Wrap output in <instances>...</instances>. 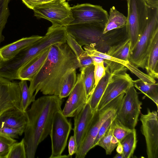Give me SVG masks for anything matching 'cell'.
I'll use <instances>...</instances> for the list:
<instances>
[{
  "label": "cell",
  "mask_w": 158,
  "mask_h": 158,
  "mask_svg": "<svg viewBox=\"0 0 158 158\" xmlns=\"http://www.w3.org/2000/svg\"><path fill=\"white\" fill-rule=\"evenodd\" d=\"M78 149L76 140L75 136H71L69 140L68 144V150L69 155L71 156L75 154Z\"/></svg>",
  "instance_id": "f35d334b"
},
{
  "label": "cell",
  "mask_w": 158,
  "mask_h": 158,
  "mask_svg": "<svg viewBox=\"0 0 158 158\" xmlns=\"http://www.w3.org/2000/svg\"><path fill=\"white\" fill-rule=\"evenodd\" d=\"M116 151L118 153H121L123 152V147L121 143L119 144L117 146Z\"/></svg>",
  "instance_id": "7bdbcfd3"
},
{
  "label": "cell",
  "mask_w": 158,
  "mask_h": 158,
  "mask_svg": "<svg viewBox=\"0 0 158 158\" xmlns=\"http://www.w3.org/2000/svg\"><path fill=\"white\" fill-rule=\"evenodd\" d=\"M114 158H125L123 153H118L114 157Z\"/></svg>",
  "instance_id": "ee69618b"
},
{
  "label": "cell",
  "mask_w": 158,
  "mask_h": 158,
  "mask_svg": "<svg viewBox=\"0 0 158 158\" xmlns=\"http://www.w3.org/2000/svg\"><path fill=\"white\" fill-rule=\"evenodd\" d=\"M93 64L94 65V76L96 86L99 81L105 75L106 69L104 62L100 64L93 63Z\"/></svg>",
  "instance_id": "8d00e7d4"
},
{
  "label": "cell",
  "mask_w": 158,
  "mask_h": 158,
  "mask_svg": "<svg viewBox=\"0 0 158 158\" xmlns=\"http://www.w3.org/2000/svg\"><path fill=\"white\" fill-rule=\"evenodd\" d=\"M11 0H0V44L5 40L2 31L10 15L9 4Z\"/></svg>",
  "instance_id": "f546056e"
},
{
  "label": "cell",
  "mask_w": 158,
  "mask_h": 158,
  "mask_svg": "<svg viewBox=\"0 0 158 158\" xmlns=\"http://www.w3.org/2000/svg\"><path fill=\"white\" fill-rule=\"evenodd\" d=\"M80 67L79 61L67 43L51 45L43 66L30 81L31 95L39 91L45 95L59 96L62 84L69 71Z\"/></svg>",
  "instance_id": "6da1fadb"
},
{
  "label": "cell",
  "mask_w": 158,
  "mask_h": 158,
  "mask_svg": "<svg viewBox=\"0 0 158 158\" xmlns=\"http://www.w3.org/2000/svg\"><path fill=\"white\" fill-rule=\"evenodd\" d=\"M92 58L93 63L100 64L104 62V59L100 57L96 56H90Z\"/></svg>",
  "instance_id": "60d3db41"
},
{
  "label": "cell",
  "mask_w": 158,
  "mask_h": 158,
  "mask_svg": "<svg viewBox=\"0 0 158 158\" xmlns=\"http://www.w3.org/2000/svg\"><path fill=\"white\" fill-rule=\"evenodd\" d=\"M134 86L152 100L158 106V84L156 82L143 81L139 79L133 81Z\"/></svg>",
  "instance_id": "44dd1931"
},
{
  "label": "cell",
  "mask_w": 158,
  "mask_h": 158,
  "mask_svg": "<svg viewBox=\"0 0 158 158\" xmlns=\"http://www.w3.org/2000/svg\"><path fill=\"white\" fill-rule=\"evenodd\" d=\"M141 132L146 141L148 158H158V120L157 112L147 109L146 114H141Z\"/></svg>",
  "instance_id": "30bf717a"
},
{
  "label": "cell",
  "mask_w": 158,
  "mask_h": 158,
  "mask_svg": "<svg viewBox=\"0 0 158 158\" xmlns=\"http://www.w3.org/2000/svg\"><path fill=\"white\" fill-rule=\"evenodd\" d=\"M125 93H122L101 109H97L93 115L85 136L75 153L76 158H84L93 148L94 142L104 122L116 113Z\"/></svg>",
  "instance_id": "277c9868"
},
{
  "label": "cell",
  "mask_w": 158,
  "mask_h": 158,
  "mask_svg": "<svg viewBox=\"0 0 158 158\" xmlns=\"http://www.w3.org/2000/svg\"><path fill=\"white\" fill-rule=\"evenodd\" d=\"M130 51V42L129 39L127 38L124 41L110 47L106 53L119 60L129 62Z\"/></svg>",
  "instance_id": "603a6c76"
},
{
  "label": "cell",
  "mask_w": 158,
  "mask_h": 158,
  "mask_svg": "<svg viewBox=\"0 0 158 158\" xmlns=\"http://www.w3.org/2000/svg\"><path fill=\"white\" fill-rule=\"evenodd\" d=\"M113 135L117 139L119 144L121 143L122 140L127 135L131 133L134 129H131L125 126L116 118L113 122Z\"/></svg>",
  "instance_id": "4dcf8cb0"
},
{
  "label": "cell",
  "mask_w": 158,
  "mask_h": 158,
  "mask_svg": "<svg viewBox=\"0 0 158 158\" xmlns=\"http://www.w3.org/2000/svg\"><path fill=\"white\" fill-rule=\"evenodd\" d=\"M133 81L126 71L114 74L100 100L97 109H101L120 94L125 93L134 86Z\"/></svg>",
  "instance_id": "7c38bea8"
},
{
  "label": "cell",
  "mask_w": 158,
  "mask_h": 158,
  "mask_svg": "<svg viewBox=\"0 0 158 158\" xmlns=\"http://www.w3.org/2000/svg\"><path fill=\"white\" fill-rule=\"evenodd\" d=\"M27 81L21 80L19 84L21 92V98L20 108L23 111H26L29 105L35 100V95H31Z\"/></svg>",
  "instance_id": "83f0119b"
},
{
  "label": "cell",
  "mask_w": 158,
  "mask_h": 158,
  "mask_svg": "<svg viewBox=\"0 0 158 158\" xmlns=\"http://www.w3.org/2000/svg\"><path fill=\"white\" fill-rule=\"evenodd\" d=\"M73 20L70 23H95L106 25L109 15L102 7L90 4H77L71 7Z\"/></svg>",
  "instance_id": "8fae6325"
},
{
  "label": "cell",
  "mask_w": 158,
  "mask_h": 158,
  "mask_svg": "<svg viewBox=\"0 0 158 158\" xmlns=\"http://www.w3.org/2000/svg\"><path fill=\"white\" fill-rule=\"evenodd\" d=\"M27 121L26 111H23L19 107H12L0 115V127H7L25 131Z\"/></svg>",
  "instance_id": "2e32d148"
},
{
  "label": "cell",
  "mask_w": 158,
  "mask_h": 158,
  "mask_svg": "<svg viewBox=\"0 0 158 158\" xmlns=\"http://www.w3.org/2000/svg\"><path fill=\"white\" fill-rule=\"evenodd\" d=\"M16 140L0 134V158H7L10 149Z\"/></svg>",
  "instance_id": "836d02e7"
},
{
  "label": "cell",
  "mask_w": 158,
  "mask_h": 158,
  "mask_svg": "<svg viewBox=\"0 0 158 158\" xmlns=\"http://www.w3.org/2000/svg\"><path fill=\"white\" fill-rule=\"evenodd\" d=\"M105 25L95 23L69 24L65 26L68 34L73 36L81 46L92 44L97 46L104 40L103 32Z\"/></svg>",
  "instance_id": "9c48e42d"
},
{
  "label": "cell",
  "mask_w": 158,
  "mask_h": 158,
  "mask_svg": "<svg viewBox=\"0 0 158 158\" xmlns=\"http://www.w3.org/2000/svg\"><path fill=\"white\" fill-rule=\"evenodd\" d=\"M77 80L76 70H72L69 72L64 80L58 96L62 99L69 95L76 84Z\"/></svg>",
  "instance_id": "4316f807"
},
{
  "label": "cell",
  "mask_w": 158,
  "mask_h": 158,
  "mask_svg": "<svg viewBox=\"0 0 158 158\" xmlns=\"http://www.w3.org/2000/svg\"><path fill=\"white\" fill-rule=\"evenodd\" d=\"M95 45L94 44H92L84 46L85 50L89 56H98L102 58L107 61L115 62L122 64L129 69L130 66L131 64L129 62L119 60L109 55L106 53L99 51L95 48Z\"/></svg>",
  "instance_id": "484cf974"
},
{
  "label": "cell",
  "mask_w": 158,
  "mask_h": 158,
  "mask_svg": "<svg viewBox=\"0 0 158 158\" xmlns=\"http://www.w3.org/2000/svg\"><path fill=\"white\" fill-rule=\"evenodd\" d=\"M50 47L33 57L21 68L18 73L19 80L29 81L32 80L44 64Z\"/></svg>",
  "instance_id": "e0dca14e"
},
{
  "label": "cell",
  "mask_w": 158,
  "mask_h": 158,
  "mask_svg": "<svg viewBox=\"0 0 158 158\" xmlns=\"http://www.w3.org/2000/svg\"><path fill=\"white\" fill-rule=\"evenodd\" d=\"M28 8L33 10L37 6L52 0H21Z\"/></svg>",
  "instance_id": "74e56055"
},
{
  "label": "cell",
  "mask_w": 158,
  "mask_h": 158,
  "mask_svg": "<svg viewBox=\"0 0 158 158\" xmlns=\"http://www.w3.org/2000/svg\"><path fill=\"white\" fill-rule=\"evenodd\" d=\"M66 43L76 56L78 60L88 55L87 52L83 50L81 46L74 37L68 33L66 36Z\"/></svg>",
  "instance_id": "d6a6232c"
},
{
  "label": "cell",
  "mask_w": 158,
  "mask_h": 158,
  "mask_svg": "<svg viewBox=\"0 0 158 158\" xmlns=\"http://www.w3.org/2000/svg\"><path fill=\"white\" fill-rule=\"evenodd\" d=\"M72 129V123L63 115L62 110L54 114L49 135L52 143V153L50 158H69L70 156L62 155L67 145L68 138Z\"/></svg>",
  "instance_id": "52a82bcc"
},
{
  "label": "cell",
  "mask_w": 158,
  "mask_h": 158,
  "mask_svg": "<svg viewBox=\"0 0 158 158\" xmlns=\"http://www.w3.org/2000/svg\"><path fill=\"white\" fill-rule=\"evenodd\" d=\"M113 131V125L112 123L105 133L99 140L97 145L105 150L106 155L111 154L118 146L111 142Z\"/></svg>",
  "instance_id": "f1b7e54d"
},
{
  "label": "cell",
  "mask_w": 158,
  "mask_h": 158,
  "mask_svg": "<svg viewBox=\"0 0 158 158\" xmlns=\"http://www.w3.org/2000/svg\"><path fill=\"white\" fill-rule=\"evenodd\" d=\"M93 114L88 102L74 117L73 135L76 140L78 149L85 136Z\"/></svg>",
  "instance_id": "9a60e30c"
},
{
  "label": "cell",
  "mask_w": 158,
  "mask_h": 158,
  "mask_svg": "<svg viewBox=\"0 0 158 158\" xmlns=\"http://www.w3.org/2000/svg\"><path fill=\"white\" fill-rule=\"evenodd\" d=\"M145 0L146 1V2H147V0Z\"/></svg>",
  "instance_id": "f6af8a7d"
},
{
  "label": "cell",
  "mask_w": 158,
  "mask_h": 158,
  "mask_svg": "<svg viewBox=\"0 0 158 158\" xmlns=\"http://www.w3.org/2000/svg\"><path fill=\"white\" fill-rule=\"evenodd\" d=\"M7 158H27L25 147L23 139L19 143H15L11 146Z\"/></svg>",
  "instance_id": "1f68e13d"
},
{
  "label": "cell",
  "mask_w": 158,
  "mask_h": 158,
  "mask_svg": "<svg viewBox=\"0 0 158 158\" xmlns=\"http://www.w3.org/2000/svg\"><path fill=\"white\" fill-rule=\"evenodd\" d=\"M105 67L106 74L95 87L88 102L91 111L93 113L97 110L100 100L105 90L114 74L111 73L107 66Z\"/></svg>",
  "instance_id": "ffe728a7"
},
{
  "label": "cell",
  "mask_w": 158,
  "mask_h": 158,
  "mask_svg": "<svg viewBox=\"0 0 158 158\" xmlns=\"http://www.w3.org/2000/svg\"><path fill=\"white\" fill-rule=\"evenodd\" d=\"M116 113L113 114L109 117L102 124L94 142L93 148L97 146L99 140L105 133L111 124L116 118Z\"/></svg>",
  "instance_id": "e575fe53"
},
{
  "label": "cell",
  "mask_w": 158,
  "mask_h": 158,
  "mask_svg": "<svg viewBox=\"0 0 158 158\" xmlns=\"http://www.w3.org/2000/svg\"><path fill=\"white\" fill-rule=\"evenodd\" d=\"M88 102L82 78L79 73L77 76L76 84L69 95L62 113L66 117H74Z\"/></svg>",
  "instance_id": "5bb4252c"
},
{
  "label": "cell",
  "mask_w": 158,
  "mask_h": 158,
  "mask_svg": "<svg viewBox=\"0 0 158 158\" xmlns=\"http://www.w3.org/2000/svg\"><path fill=\"white\" fill-rule=\"evenodd\" d=\"M33 10L35 16L49 20L53 27H65L73 19L71 7L65 0H52L39 5Z\"/></svg>",
  "instance_id": "5b68a950"
},
{
  "label": "cell",
  "mask_w": 158,
  "mask_h": 158,
  "mask_svg": "<svg viewBox=\"0 0 158 158\" xmlns=\"http://www.w3.org/2000/svg\"><path fill=\"white\" fill-rule=\"evenodd\" d=\"M94 68V65L92 64L80 70L88 102L95 86Z\"/></svg>",
  "instance_id": "cb8c5ba5"
},
{
  "label": "cell",
  "mask_w": 158,
  "mask_h": 158,
  "mask_svg": "<svg viewBox=\"0 0 158 158\" xmlns=\"http://www.w3.org/2000/svg\"><path fill=\"white\" fill-rule=\"evenodd\" d=\"M137 142L136 130L134 129L121 142L123 147L122 153L125 158L132 157L136 148Z\"/></svg>",
  "instance_id": "d4e9b609"
},
{
  "label": "cell",
  "mask_w": 158,
  "mask_h": 158,
  "mask_svg": "<svg viewBox=\"0 0 158 158\" xmlns=\"http://www.w3.org/2000/svg\"><path fill=\"white\" fill-rule=\"evenodd\" d=\"M23 130L7 127H0V134L12 138H18L24 132Z\"/></svg>",
  "instance_id": "d590c367"
},
{
  "label": "cell",
  "mask_w": 158,
  "mask_h": 158,
  "mask_svg": "<svg viewBox=\"0 0 158 158\" xmlns=\"http://www.w3.org/2000/svg\"><path fill=\"white\" fill-rule=\"evenodd\" d=\"M147 4L150 6H158V0H147L146 2Z\"/></svg>",
  "instance_id": "b9f144b4"
},
{
  "label": "cell",
  "mask_w": 158,
  "mask_h": 158,
  "mask_svg": "<svg viewBox=\"0 0 158 158\" xmlns=\"http://www.w3.org/2000/svg\"><path fill=\"white\" fill-rule=\"evenodd\" d=\"M145 69L153 78L158 77V32L155 35L148 54Z\"/></svg>",
  "instance_id": "d6986e66"
},
{
  "label": "cell",
  "mask_w": 158,
  "mask_h": 158,
  "mask_svg": "<svg viewBox=\"0 0 158 158\" xmlns=\"http://www.w3.org/2000/svg\"><path fill=\"white\" fill-rule=\"evenodd\" d=\"M142 102L134 86L125 93L116 113V119L125 126L135 129L141 113Z\"/></svg>",
  "instance_id": "ba28073f"
},
{
  "label": "cell",
  "mask_w": 158,
  "mask_h": 158,
  "mask_svg": "<svg viewBox=\"0 0 158 158\" xmlns=\"http://www.w3.org/2000/svg\"><path fill=\"white\" fill-rule=\"evenodd\" d=\"M42 37L39 35L23 38L0 48V60H8L21 50L31 46Z\"/></svg>",
  "instance_id": "ac0fdd59"
},
{
  "label": "cell",
  "mask_w": 158,
  "mask_h": 158,
  "mask_svg": "<svg viewBox=\"0 0 158 158\" xmlns=\"http://www.w3.org/2000/svg\"><path fill=\"white\" fill-rule=\"evenodd\" d=\"M64 100L58 96L45 95L32 102L26 110L27 125L23 138L27 158H34L39 144L50 135L54 114L62 110Z\"/></svg>",
  "instance_id": "7a4b0ae2"
},
{
  "label": "cell",
  "mask_w": 158,
  "mask_h": 158,
  "mask_svg": "<svg viewBox=\"0 0 158 158\" xmlns=\"http://www.w3.org/2000/svg\"><path fill=\"white\" fill-rule=\"evenodd\" d=\"M127 22V17L113 6L110 9L108 19L105 25L103 34H105L111 30L123 27L126 25Z\"/></svg>",
  "instance_id": "7402d4cb"
},
{
  "label": "cell",
  "mask_w": 158,
  "mask_h": 158,
  "mask_svg": "<svg viewBox=\"0 0 158 158\" xmlns=\"http://www.w3.org/2000/svg\"><path fill=\"white\" fill-rule=\"evenodd\" d=\"M80 63V70L93 64V61L91 57L88 55L84 56L79 60Z\"/></svg>",
  "instance_id": "ab89813d"
},
{
  "label": "cell",
  "mask_w": 158,
  "mask_h": 158,
  "mask_svg": "<svg viewBox=\"0 0 158 158\" xmlns=\"http://www.w3.org/2000/svg\"><path fill=\"white\" fill-rule=\"evenodd\" d=\"M21 98L19 83L0 77V115L10 108H19Z\"/></svg>",
  "instance_id": "4fadbf2b"
},
{
  "label": "cell",
  "mask_w": 158,
  "mask_h": 158,
  "mask_svg": "<svg viewBox=\"0 0 158 158\" xmlns=\"http://www.w3.org/2000/svg\"><path fill=\"white\" fill-rule=\"evenodd\" d=\"M148 17L134 47L130 51L129 61L136 67L144 69L153 37L158 32V6L147 4Z\"/></svg>",
  "instance_id": "3957f363"
},
{
  "label": "cell",
  "mask_w": 158,
  "mask_h": 158,
  "mask_svg": "<svg viewBox=\"0 0 158 158\" xmlns=\"http://www.w3.org/2000/svg\"><path fill=\"white\" fill-rule=\"evenodd\" d=\"M127 2L128 14L126 29L131 50L146 24L148 11L147 4L145 0H127Z\"/></svg>",
  "instance_id": "8992f818"
}]
</instances>
